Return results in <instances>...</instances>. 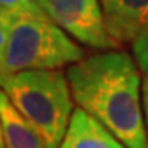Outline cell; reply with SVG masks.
Segmentation results:
<instances>
[{
	"label": "cell",
	"mask_w": 148,
	"mask_h": 148,
	"mask_svg": "<svg viewBox=\"0 0 148 148\" xmlns=\"http://www.w3.org/2000/svg\"><path fill=\"white\" fill-rule=\"evenodd\" d=\"M140 66L120 49L86 56L66 71L73 99L127 148H148Z\"/></svg>",
	"instance_id": "cell-1"
},
{
	"label": "cell",
	"mask_w": 148,
	"mask_h": 148,
	"mask_svg": "<svg viewBox=\"0 0 148 148\" xmlns=\"http://www.w3.org/2000/svg\"><path fill=\"white\" fill-rule=\"evenodd\" d=\"M0 21V79L32 69H59L84 58L82 48L46 13Z\"/></svg>",
	"instance_id": "cell-2"
},
{
	"label": "cell",
	"mask_w": 148,
	"mask_h": 148,
	"mask_svg": "<svg viewBox=\"0 0 148 148\" xmlns=\"http://www.w3.org/2000/svg\"><path fill=\"white\" fill-rule=\"evenodd\" d=\"M2 90L41 135L46 148H59L74 112L68 76L59 69H32L2 77Z\"/></svg>",
	"instance_id": "cell-3"
},
{
	"label": "cell",
	"mask_w": 148,
	"mask_h": 148,
	"mask_svg": "<svg viewBox=\"0 0 148 148\" xmlns=\"http://www.w3.org/2000/svg\"><path fill=\"white\" fill-rule=\"evenodd\" d=\"M46 15L81 45L117 49L107 32L101 0H36Z\"/></svg>",
	"instance_id": "cell-4"
},
{
	"label": "cell",
	"mask_w": 148,
	"mask_h": 148,
	"mask_svg": "<svg viewBox=\"0 0 148 148\" xmlns=\"http://www.w3.org/2000/svg\"><path fill=\"white\" fill-rule=\"evenodd\" d=\"M101 5L115 48L132 45L148 27V0H101Z\"/></svg>",
	"instance_id": "cell-5"
},
{
	"label": "cell",
	"mask_w": 148,
	"mask_h": 148,
	"mask_svg": "<svg viewBox=\"0 0 148 148\" xmlns=\"http://www.w3.org/2000/svg\"><path fill=\"white\" fill-rule=\"evenodd\" d=\"M59 148H127L101 122L76 107Z\"/></svg>",
	"instance_id": "cell-6"
},
{
	"label": "cell",
	"mask_w": 148,
	"mask_h": 148,
	"mask_svg": "<svg viewBox=\"0 0 148 148\" xmlns=\"http://www.w3.org/2000/svg\"><path fill=\"white\" fill-rule=\"evenodd\" d=\"M0 135L2 148H46L41 135L0 92Z\"/></svg>",
	"instance_id": "cell-7"
},
{
	"label": "cell",
	"mask_w": 148,
	"mask_h": 148,
	"mask_svg": "<svg viewBox=\"0 0 148 148\" xmlns=\"http://www.w3.org/2000/svg\"><path fill=\"white\" fill-rule=\"evenodd\" d=\"M21 13H46L36 0H0V20Z\"/></svg>",
	"instance_id": "cell-8"
},
{
	"label": "cell",
	"mask_w": 148,
	"mask_h": 148,
	"mask_svg": "<svg viewBox=\"0 0 148 148\" xmlns=\"http://www.w3.org/2000/svg\"><path fill=\"white\" fill-rule=\"evenodd\" d=\"M132 53L143 73L148 71V27L132 43Z\"/></svg>",
	"instance_id": "cell-9"
},
{
	"label": "cell",
	"mask_w": 148,
	"mask_h": 148,
	"mask_svg": "<svg viewBox=\"0 0 148 148\" xmlns=\"http://www.w3.org/2000/svg\"><path fill=\"white\" fill-rule=\"evenodd\" d=\"M142 99H143V112H145V122H147L148 130V71H145L142 81Z\"/></svg>",
	"instance_id": "cell-10"
}]
</instances>
